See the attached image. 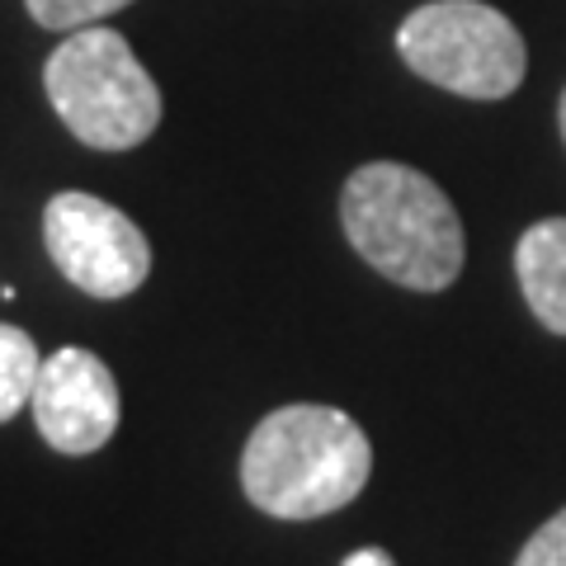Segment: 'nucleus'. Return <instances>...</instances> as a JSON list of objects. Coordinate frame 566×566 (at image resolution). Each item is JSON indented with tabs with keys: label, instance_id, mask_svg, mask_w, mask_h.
I'll list each match as a JSON object with an SVG mask.
<instances>
[{
	"label": "nucleus",
	"instance_id": "f8f14e48",
	"mask_svg": "<svg viewBox=\"0 0 566 566\" xmlns=\"http://www.w3.org/2000/svg\"><path fill=\"white\" fill-rule=\"evenodd\" d=\"M557 128H562V142H566V91H562V104H557Z\"/></svg>",
	"mask_w": 566,
	"mask_h": 566
},
{
	"label": "nucleus",
	"instance_id": "0eeeda50",
	"mask_svg": "<svg viewBox=\"0 0 566 566\" xmlns=\"http://www.w3.org/2000/svg\"><path fill=\"white\" fill-rule=\"evenodd\" d=\"M515 274L538 322L566 335V218L534 222L515 245Z\"/></svg>",
	"mask_w": 566,
	"mask_h": 566
},
{
	"label": "nucleus",
	"instance_id": "423d86ee",
	"mask_svg": "<svg viewBox=\"0 0 566 566\" xmlns=\"http://www.w3.org/2000/svg\"><path fill=\"white\" fill-rule=\"evenodd\" d=\"M29 406L48 449H57L66 458L99 453L114 439L123 416L114 368L95 349H81V345H62L48 354Z\"/></svg>",
	"mask_w": 566,
	"mask_h": 566
},
{
	"label": "nucleus",
	"instance_id": "9d476101",
	"mask_svg": "<svg viewBox=\"0 0 566 566\" xmlns=\"http://www.w3.org/2000/svg\"><path fill=\"white\" fill-rule=\"evenodd\" d=\"M515 566H566V505L520 547Z\"/></svg>",
	"mask_w": 566,
	"mask_h": 566
},
{
	"label": "nucleus",
	"instance_id": "f03ea898",
	"mask_svg": "<svg viewBox=\"0 0 566 566\" xmlns=\"http://www.w3.org/2000/svg\"><path fill=\"white\" fill-rule=\"evenodd\" d=\"M340 222L349 245L382 279L416 293H444L463 274L468 241L458 208L430 175L401 161H368L345 180Z\"/></svg>",
	"mask_w": 566,
	"mask_h": 566
},
{
	"label": "nucleus",
	"instance_id": "1a4fd4ad",
	"mask_svg": "<svg viewBox=\"0 0 566 566\" xmlns=\"http://www.w3.org/2000/svg\"><path fill=\"white\" fill-rule=\"evenodd\" d=\"M24 6L33 14V24H43L52 33H76V29L109 20V14L133 6V0H24Z\"/></svg>",
	"mask_w": 566,
	"mask_h": 566
},
{
	"label": "nucleus",
	"instance_id": "20e7f679",
	"mask_svg": "<svg viewBox=\"0 0 566 566\" xmlns=\"http://www.w3.org/2000/svg\"><path fill=\"white\" fill-rule=\"evenodd\" d=\"M401 62L420 81L468 99H505L520 91L528 52L520 29L486 0H430L397 29Z\"/></svg>",
	"mask_w": 566,
	"mask_h": 566
},
{
	"label": "nucleus",
	"instance_id": "6e6552de",
	"mask_svg": "<svg viewBox=\"0 0 566 566\" xmlns=\"http://www.w3.org/2000/svg\"><path fill=\"white\" fill-rule=\"evenodd\" d=\"M43 374V354L33 345V335L0 322V424L20 416V406L33 401V387Z\"/></svg>",
	"mask_w": 566,
	"mask_h": 566
},
{
	"label": "nucleus",
	"instance_id": "f257e3e1",
	"mask_svg": "<svg viewBox=\"0 0 566 566\" xmlns=\"http://www.w3.org/2000/svg\"><path fill=\"white\" fill-rule=\"evenodd\" d=\"M374 444L335 406L293 401L264 416L241 449V491L274 520H322L368 486Z\"/></svg>",
	"mask_w": 566,
	"mask_h": 566
},
{
	"label": "nucleus",
	"instance_id": "7ed1b4c3",
	"mask_svg": "<svg viewBox=\"0 0 566 566\" xmlns=\"http://www.w3.org/2000/svg\"><path fill=\"white\" fill-rule=\"evenodd\" d=\"M43 91L66 133L95 151H133L161 128V85L128 39L104 24L66 33L52 48Z\"/></svg>",
	"mask_w": 566,
	"mask_h": 566
},
{
	"label": "nucleus",
	"instance_id": "39448f33",
	"mask_svg": "<svg viewBox=\"0 0 566 566\" xmlns=\"http://www.w3.org/2000/svg\"><path fill=\"white\" fill-rule=\"evenodd\" d=\"M43 245L57 274L99 303H118V297L137 293L151 274V245L142 227L109 199H95L81 189H62L48 199Z\"/></svg>",
	"mask_w": 566,
	"mask_h": 566
},
{
	"label": "nucleus",
	"instance_id": "9b49d317",
	"mask_svg": "<svg viewBox=\"0 0 566 566\" xmlns=\"http://www.w3.org/2000/svg\"><path fill=\"white\" fill-rule=\"evenodd\" d=\"M340 566H397L387 547H359V553H349Z\"/></svg>",
	"mask_w": 566,
	"mask_h": 566
}]
</instances>
